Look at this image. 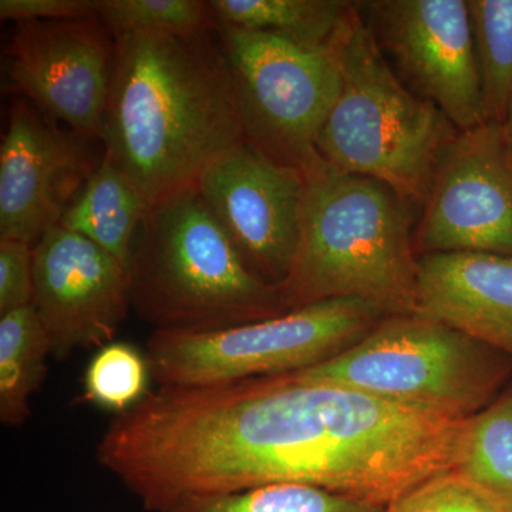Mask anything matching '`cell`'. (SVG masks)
<instances>
[{
  "instance_id": "cell-13",
  "label": "cell",
  "mask_w": 512,
  "mask_h": 512,
  "mask_svg": "<svg viewBox=\"0 0 512 512\" xmlns=\"http://www.w3.org/2000/svg\"><path fill=\"white\" fill-rule=\"evenodd\" d=\"M93 140L59 124L28 99L10 107L0 144V238L35 245L57 227L101 160Z\"/></svg>"
},
{
  "instance_id": "cell-3",
  "label": "cell",
  "mask_w": 512,
  "mask_h": 512,
  "mask_svg": "<svg viewBox=\"0 0 512 512\" xmlns=\"http://www.w3.org/2000/svg\"><path fill=\"white\" fill-rule=\"evenodd\" d=\"M302 173L301 239L279 286L288 311L356 298L387 316L419 313L412 205L375 178L338 170L318 151Z\"/></svg>"
},
{
  "instance_id": "cell-11",
  "label": "cell",
  "mask_w": 512,
  "mask_h": 512,
  "mask_svg": "<svg viewBox=\"0 0 512 512\" xmlns=\"http://www.w3.org/2000/svg\"><path fill=\"white\" fill-rule=\"evenodd\" d=\"M414 245L512 258V160L500 124L458 131L441 157Z\"/></svg>"
},
{
  "instance_id": "cell-24",
  "label": "cell",
  "mask_w": 512,
  "mask_h": 512,
  "mask_svg": "<svg viewBox=\"0 0 512 512\" xmlns=\"http://www.w3.org/2000/svg\"><path fill=\"white\" fill-rule=\"evenodd\" d=\"M387 512H495L456 471L427 478L400 495Z\"/></svg>"
},
{
  "instance_id": "cell-20",
  "label": "cell",
  "mask_w": 512,
  "mask_h": 512,
  "mask_svg": "<svg viewBox=\"0 0 512 512\" xmlns=\"http://www.w3.org/2000/svg\"><path fill=\"white\" fill-rule=\"evenodd\" d=\"M485 123L503 124L512 99V0H467Z\"/></svg>"
},
{
  "instance_id": "cell-10",
  "label": "cell",
  "mask_w": 512,
  "mask_h": 512,
  "mask_svg": "<svg viewBox=\"0 0 512 512\" xmlns=\"http://www.w3.org/2000/svg\"><path fill=\"white\" fill-rule=\"evenodd\" d=\"M238 254L266 284L285 281L301 239L305 175L242 141L195 183Z\"/></svg>"
},
{
  "instance_id": "cell-5",
  "label": "cell",
  "mask_w": 512,
  "mask_h": 512,
  "mask_svg": "<svg viewBox=\"0 0 512 512\" xmlns=\"http://www.w3.org/2000/svg\"><path fill=\"white\" fill-rule=\"evenodd\" d=\"M131 308L156 330H214L289 312L258 278L197 187L151 205L128 262Z\"/></svg>"
},
{
  "instance_id": "cell-25",
  "label": "cell",
  "mask_w": 512,
  "mask_h": 512,
  "mask_svg": "<svg viewBox=\"0 0 512 512\" xmlns=\"http://www.w3.org/2000/svg\"><path fill=\"white\" fill-rule=\"evenodd\" d=\"M33 245L0 238V315L33 305Z\"/></svg>"
},
{
  "instance_id": "cell-18",
  "label": "cell",
  "mask_w": 512,
  "mask_h": 512,
  "mask_svg": "<svg viewBox=\"0 0 512 512\" xmlns=\"http://www.w3.org/2000/svg\"><path fill=\"white\" fill-rule=\"evenodd\" d=\"M49 355L52 343L35 306L0 315V420L5 426L28 421Z\"/></svg>"
},
{
  "instance_id": "cell-4",
  "label": "cell",
  "mask_w": 512,
  "mask_h": 512,
  "mask_svg": "<svg viewBox=\"0 0 512 512\" xmlns=\"http://www.w3.org/2000/svg\"><path fill=\"white\" fill-rule=\"evenodd\" d=\"M330 49L339 64L340 90L316 151L338 170L375 178L423 208L457 128L397 76L359 3H353Z\"/></svg>"
},
{
  "instance_id": "cell-21",
  "label": "cell",
  "mask_w": 512,
  "mask_h": 512,
  "mask_svg": "<svg viewBox=\"0 0 512 512\" xmlns=\"http://www.w3.org/2000/svg\"><path fill=\"white\" fill-rule=\"evenodd\" d=\"M161 512H387V507L313 485L271 484L235 493L194 495Z\"/></svg>"
},
{
  "instance_id": "cell-1",
  "label": "cell",
  "mask_w": 512,
  "mask_h": 512,
  "mask_svg": "<svg viewBox=\"0 0 512 512\" xmlns=\"http://www.w3.org/2000/svg\"><path fill=\"white\" fill-rule=\"evenodd\" d=\"M468 420L293 372L158 387L111 421L97 461L153 512L271 484L389 507L456 467Z\"/></svg>"
},
{
  "instance_id": "cell-22",
  "label": "cell",
  "mask_w": 512,
  "mask_h": 512,
  "mask_svg": "<svg viewBox=\"0 0 512 512\" xmlns=\"http://www.w3.org/2000/svg\"><path fill=\"white\" fill-rule=\"evenodd\" d=\"M96 15L113 36L128 32L194 35L220 26L211 3L200 0H96Z\"/></svg>"
},
{
  "instance_id": "cell-19",
  "label": "cell",
  "mask_w": 512,
  "mask_h": 512,
  "mask_svg": "<svg viewBox=\"0 0 512 512\" xmlns=\"http://www.w3.org/2000/svg\"><path fill=\"white\" fill-rule=\"evenodd\" d=\"M218 23L329 47L353 3L339 0H212Z\"/></svg>"
},
{
  "instance_id": "cell-7",
  "label": "cell",
  "mask_w": 512,
  "mask_h": 512,
  "mask_svg": "<svg viewBox=\"0 0 512 512\" xmlns=\"http://www.w3.org/2000/svg\"><path fill=\"white\" fill-rule=\"evenodd\" d=\"M386 318L362 299H329L231 328L154 330L146 357L158 387L286 375L340 355Z\"/></svg>"
},
{
  "instance_id": "cell-2",
  "label": "cell",
  "mask_w": 512,
  "mask_h": 512,
  "mask_svg": "<svg viewBox=\"0 0 512 512\" xmlns=\"http://www.w3.org/2000/svg\"><path fill=\"white\" fill-rule=\"evenodd\" d=\"M114 40L103 153L154 205L244 141L237 90L218 28Z\"/></svg>"
},
{
  "instance_id": "cell-15",
  "label": "cell",
  "mask_w": 512,
  "mask_h": 512,
  "mask_svg": "<svg viewBox=\"0 0 512 512\" xmlns=\"http://www.w3.org/2000/svg\"><path fill=\"white\" fill-rule=\"evenodd\" d=\"M419 315L512 357V258L434 252L417 264Z\"/></svg>"
},
{
  "instance_id": "cell-8",
  "label": "cell",
  "mask_w": 512,
  "mask_h": 512,
  "mask_svg": "<svg viewBox=\"0 0 512 512\" xmlns=\"http://www.w3.org/2000/svg\"><path fill=\"white\" fill-rule=\"evenodd\" d=\"M234 79L244 141L276 163L301 168L340 90L329 47L235 26H218Z\"/></svg>"
},
{
  "instance_id": "cell-17",
  "label": "cell",
  "mask_w": 512,
  "mask_h": 512,
  "mask_svg": "<svg viewBox=\"0 0 512 512\" xmlns=\"http://www.w3.org/2000/svg\"><path fill=\"white\" fill-rule=\"evenodd\" d=\"M453 470L495 512H512V382L468 420Z\"/></svg>"
},
{
  "instance_id": "cell-9",
  "label": "cell",
  "mask_w": 512,
  "mask_h": 512,
  "mask_svg": "<svg viewBox=\"0 0 512 512\" xmlns=\"http://www.w3.org/2000/svg\"><path fill=\"white\" fill-rule=\"evenodd\" d=\"M367 23L402 82L458 131L485 123L467 0L365 3Z\"/></svg>"
},
{
  "instance_id": "cell-26",
  "label": "cell",
  "mask_w": 512,
  "mask_h": 512,
  "mask_svg": "<svg viewBox=\"0 0 512 512\" xmlns=\"http://www.w3.org/2000/svg\"><path fill=\"white\" fill-rule=\"evenodd\" d=\"M96 0H0V19L23 22H55L93 18Z\"/></svg>"
},
{
  "instance_id": "cell-27",
  "label": "cell",
  "mask_w": 512,
  "mask_h": 512,
  "mask_svg": "<svg viewBox=\"0 0 512 512\" xmlns=\"http://www.w3.org/2000/svg\"><path fill=\"white\" fill-rule=\"evenodd\" d=\"M501 131H503L505 147H507L508 154H510L512 160V99L510 107H508L507 116L503 124H500Z\"/></svg>"
},
{
  "instance_id": "cell-16",
  "label": "cell",
  "mask_w": 512,
  "mask_h": 512,
  "mask_svg": "<svg viewBox=\"0 0 512 512\" xmlns=\"http://www.w3.org/2000/svg\"><path fill=\"white\" fill-rule=\"evenodd\" d=\"M133 181L109 157L64 211L59 227L89 239L128 268L134 239L148 208Z\"/></svg>"
},
{
  "instance_id": "cell-12",
  "label": "cell",
  "mask_w": 512,
  "mask_h": 512,
  "mask_svg": "<svg viewBox=\"0 0 512 512\" xmlns=\"http://www.w3.org/2000/svg\"><path fill=\"white\" fill-rule=\"evenodd\" d=\"M116 40L103 20L16 23L10 39V87L74 133L101 141Z\"/></svg>"
},
{
  "instance_id": "cell-23",
  "label": "cell",
  "mask_w": 512,
  "mask_h": 512,
  "mask_svg": "<svg viewBox=\"0 0 512 512\" xmlns=\"http://www.w3.org/2000/svg\"><path fill=\"white\" fill-rule=\"evenodd\" d=\"M150 376L147 357L140 350L128 343H107L84 373V400L119 416L150 393Z\"/></svg>"
},
{
  "instance_id": "cell-6",
  "label": "cell",
  "mask_w": 512,
  "mask_h": 512,
  "mask_svg": "<svg viewBox=\"0 0 512 512\" xmlns=\"http://www.w3.org/2000/svg\"><path fill=\"white\" fill-rule=\"evenodd\" d=\"M296 373L447 419L468 420L512 382V357L414 313L387 316L352 348Z\"/></svg>"
},
{
  "instance_id": "cell-14",
  "label": "cell",
  "mask_w": 512,
  "mask_h": 512,
  "mask_svg": "<svg viewBox=\"0 0 512 512\" xmlns=\"http://www.w3.org/2000/svg\"><path fill=\"white\" fill-rule=\"evenodd\" d=\"M33 272L53 355L111 342L131 308L127 269L113 255L57 225L33 245Z\"/></svg>"
}]
</instances>
